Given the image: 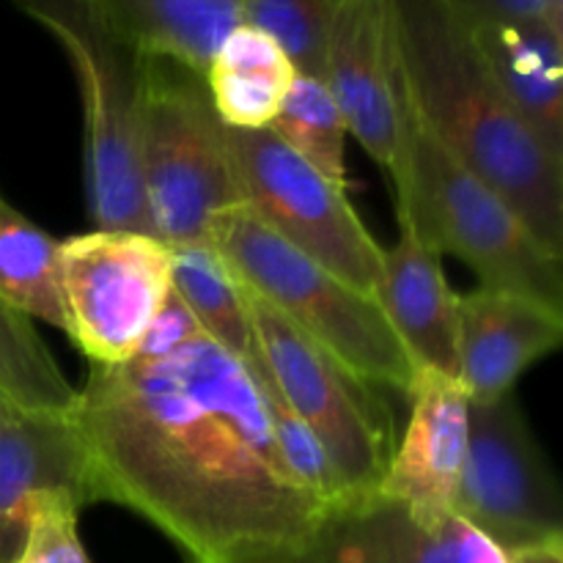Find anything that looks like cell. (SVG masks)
I'll return each instance as SVG.
<instances>
[{
  "label": "cell",
  "instance_id": "6da1fadb",
  "mask_svg": "<svg viewBox=\"0 0 563 563\" xmlns=\"http://www.w3.org/2000/svg\"><path fill=\"white\" fill-rule=\"evenodd\" d=\"M88 504H119L190 563H275L330 509L289 471L251 363L198 335L93 366L69 410Z\"/></svg>",
  "mask_w": 563,
  "mask_h": 563
},
{
  "label": "cell",
  "instance_id": "7a4b0ae2",
  "mask_svg": "<svg viewBox=\"0 0 563 563\" xmlns=\"http://www.w3.org/2000/svg\"><path fill=\"white\" fill-rule=\"evenodd\" d=\"M394 25L412 113L563 258V159L500 91L465 22L443 0H394Z\"/></svg>",
  "mask_w": 563,
  "mask_h": 563
},
{
  "label": "cell",
  "instance_id": "3957f363",
  "mask_svg": "<svg viewBox=\"0 0 563 563\" xmlns=\"http://www.w3.org/2000/svg\"><path fill=\"white\" fill-rule=\"evenodd\" d=\"M396 214L429 247L454 253L487 289H506L563 311V258L531 234L520 214L465 165L456 163L410 108L399 165L390 174Z\"/></svg>",
  "mask_w": 563,
  "mask_h": 563
},
{
  "label": "cell",
  "instance_id": "277c9868",
  "mask_svg": "<svg viewBox=\"0 0 563 563\" xmlns=\"http://www.w3.org/2000/svg\"><path fill=\"white\" fill-rule=\"evenodd\" d=\"M207 242L247 291L379 388L405 394L416 366L368 291L344 284L269 231L245 203L214 214Z\"/></svg>",
  "mask_w": 563,
  "mask_h": 563
},
{
  "label": "cell",
  "instance_id": "5b68a950",
  "mask_svg": "<svg viewBox=\"0 0 563 563\" xmlns=\"http://www.w3.org/2000/svg\"><path fill=\"white\" fill-rule=\"evenodd\" d=\"M137 176L152 234L168 247L207 242L214 214L242 203L207 77L168 55L143 60Z\"/></svg>",
  "mask_w": 563,
  "mask_h": 563
},
{
  "label": "cell",
  "instance_id": "8992f818",
  "mask_svg": "<svg viewBox=\"0 0 563 563\" xmlns=\"http://www.w3.org/2000/svg\"><path fill=\"white\" fill-rule=\"evenodd\" d=\"M14 5L60 44L75 71L86 121L93 225L152 234L137 176V110L146 49L110 25L91 0H14Z\"/></svg>",
  "mask_w": 563,
  "mask_h": 563
},
{
  "label": "cell",
  "instance_id": "52a82bcc",
  "mask_svg": "<svg viewBox=\"0 0 563 563\" xmlns=\"http://www.w3.org/2000/svg\"><path fill=\"white\" fill-rule=\"evenodd\" d=\"M262 363L284 405L313 434L346 493L372 495L396 449L390 407L379 385L357 377L273 306L245 289Z\"/></svg>",
  "mask_w": 563,
  "mask_h": 563
},
{
  "label": "cell",
  "instance_id": "ba28073f",
  "mask_svg": "<svg viewBox=\"0 0 563 563\" xmlns=\"http://www.w3.org/2000/svg\"><path fill=\"white\" fill-rule=\"evenodd\" d=\"M242 203L335 278L372 295L383 273V247L346 198V187L308 165L269 130L225 126Z\"/></svg>",
  "mask_w": 563,
  "mask_h": 563
},
{
  "label": "cell",
  "instance_id": "9c48e42d",
  "mask_svg": "<svg viewBox=\"0 0 563 563\" xmlns=\"http://www.w3.org/2000/svg\"><path fill=\"white\" fill-rule=\"evenodd\" d=\"M454 515L504 555L563 539L561 489L515 394L471 401Z\"/></svg>",
  "mask_w": 563,
  "mask_h": 563
},
{
  "label": "cell",
  "instance_id": "30bf717a",
  "mask_svg": "<svg viewBox=\"0 0 563 563\" xmlns=\"http://www.w3.org/2000/svg\"><path fill=\"white\" fill-rule=\"evenodd\" d=\"M174 251L157 236L93 229L60 242L69 339L93 366L132 361L170 291Z\"/></svg>",
  "mask_w": 563,
  "mask_h": 563
},
{
  "label": "cell",
  "instance_id": "8fae6325",
  "mask_svg": "<svg viewBox=\"0 0 563 563\" xmlns=\"http://www.w3.org/2000/svg\"><path fill=\"white\" fill-rule=\"evenodd\" d=\"M322 82L344 115L346 132L394 174L405 130L394 0H344L324 36Z\"/></svg>",
  "mask_w": 563,
  "mask_h": 563
},
{
  "label": "cell",
  "instance_id": "7c38bea8",
  "mask_svg": "<svg viewBox=\"0 0 563 563\" xmlns=\"http://www.w3.org/2000/svg\"><path fill=\"white\" fill-rule=\"evenodd\" d=\"M275 563H506V555L456 515L418 517L372 493L330 506Z\"/></svg>",
  "mask_w": 563,
  "mask_h": 563
},
{
  "label": "cell",
  "instance_id": "4fadbf2b",
  "mask_svg": "<svg viewBox=\"0 0 563 563\" xmlns=\"http://www.w3.org/2000/svg\"><path fill=\"white\" fill-rule=\"evenodd\" d=\"M405 394L410 396V421L396 440L377 493L399 500L418 517L454 515L471 399L460 379L432 372H416Z\"/></svg>",
  "mask_w": 563,
  "mask_h": 563
},
{
  "label": "cell",
  "instance_id": "5bb4252c",
  "mask_svg": "<svg viewBox=\"0 0 563 563\" xmlns=\"http://www.w3.org/2000/svg\"><path fill=\"white\" fill-rule=\"evenodd\" d=\"M561 341L563 311L526 295L478 286L456 300L460 383L471 401L511 394L517 379Z\"/></svg>",
  "mask_w": 563,
  "mask_h": 563
},
{
  "label": "cell",
  "instance_id": "9a60e30c",
  "mask_svg": "<svg viewBox=\"0 0 563 563\" xmlns=\"http://www.w3.org/2000/svg\"><path fill=\"white\" fill-rule=\"evenodd\" d=\"M55 489H71L88 506L69 412H27L0 399V563L16 561L38 498Z\"/></svg>",
  "mask_w": 563,
  "mask_h": 563
},
{
  "label": "cell",
  "instance_id": "2e32d148",
  "mask_svg": "<svg viewBox=\"0 0 563 563\" xmlns=\"http://www.w3.org/2000/svg\"><path fill=\"white\" fill-rule=\"evenodd\" d=\"M440 258L443 256L434 247H429L405 220H399V240L394 247L383 251V273L372 295L416 372L460 379V295L451 291Z\"/></svg>",
  "mask_w": 563,
  "mask_h": 563
},
{
  "label": "cell",
  "instance_id": "e0dca14e",
  "mask_svg": "<svg viewBox=\"0 0 563 563\" xmlns=\"http://www.w3.org/2000/svg\"><path fill=\"white\" fill-rule=\"evenodd\" d=\"M467 31L506 99L563 159V38L539 20L484 22Z\"/></svg>",
  "mask_w": 563,
  "mask_h": 563
},
{
  "label": "cell",
  "instance_id": "ac0fdd59",
  "mask_svg": "<svg viewBox=\"0 0 563 563\" xmlns=\"http://www.w3.org/2000/svg\"><path fill=\"white\" fill-rule=\"evenodd\" d=\"M295 75L284 47L247 22L220 42L203 71L214 110L231 130H267Z\"/></svg>",
  "mask_w": 563,
  "mask_h": 563
},
{
  "label": "cell",
  "instance_id": "d6986e66",
  "mask_svg": "<svg viewBox=\"0 0 563 563\" xmlns=\"http://www.w3.org/2000/svg\"><path fill=\"white\" fill-rule=\"evenodd\" d=\"M146 53L207 71L214 49L242 22V0H91Z\"/></svg>",
  "mask_w": 563,
  "mask_h": 563
},
{
  "label": "cell",
  "instance_id": "ffe728a7",
  "mask_svg": "<svg viewBox=\"0 0 563 563\" xmlns=\"http://www.w3.org/2000/svg\"><path fill=\"white\" fill-rule=\"evenodd\" d=\"M170 251H174L170 289L196 317L201 335L240 361H262L251 311H247L245 286L225 267L220 253L209 242L170 247Z\"/></svg>",
  "mask_w": 563,
  "mask_h": 563
},
{
  "label": "cell",
  "instance_id": "44dd1931",
  "mask_svg": "<svg viewBox=\"0 0 563 563\" xmlns=\"http://www.w3.org/2000/svg\"><path fill=\"white\" fill-rule=\"evenodd\" d=\"M0 297L27 319L69 333L60 242L0 198Z\"/></svg>",
  "mask_w": 563,
  "mask_h": 563
},
{
  "label": "cell",
  "instance_id": "7402d4cb",
  "mask_svg": "<svg viewBox=\"0 0 563 563\" xmlns=\"http://www.w3.org/2000/svg\"><path fill=\"white\" fill-rule=\"evenodd\" d=\"M75 396L77 390L38 339L31 319L0 297V399L27 412L66 416Z\"/></svg>",
  "mask_w": 563,
  "mask_h": 563
},
{
  "label": "cell",
  "instance_id": "603a6c76",
  "mask_svg": "<svg viewBox=\"0 0 563 563\" xmlns=\"http://www.w3.org/2000/svg\"><path fill=\"white\" fill-rule=\"evenodd\" d=\"M308 165L346 187V121L322 80L297 71L284 104L267 126Z\"/></svg>",
  "mask_w": 563,
  "mask_h": 563
},
{
  "label": "cell",
  "instance_id": "cb8c5ba5",
  "mask_svg": "<svg viewBox=\"0 0 563 563\" xmlns=\"http://www.w3.org/2000/svg\"><path fill=\"white\" fill-rule=\"evenodd\" d=\"M344 0H242V22L269 33L300 75L322 80L324 36Z\"/></svg>",
  "mask_w": 563,
  "mask_h": 563
},
{
  "label": "cell",
  "instance_id": "d4e9b609",
  "mask_svg": "<svg viewBox=\"0 0 563 563\" xmlns=\"http://www.w3.org/2000/svg\"><path fill=\"white\" fill-rule=\"evenodd\" d=\"M82 500L71 489H55L38 498L25 544L14 563H91L77 533Z\"/></svg>",
  "mask_w": 563,
  "mask_h": 563
},
{
  "label": "cell",
  "instance_id": "484cf974",
  "mask_svg": "<svg viewBox=\"0 0 563 563\" xmlns=\"http://www.w3.org/2000/svg\"><path fill=\"white\" fill-rule=\"evenodd\" d=\"M465 25L539 20L563 38V0H443Z\"/></svg>",
  "mask_w": 563,
  "mask_h": 563
},
{
  "label": "cell",
  "instance_id": "4316f807",
  "mask_svg": "<svg viewBox=\"0 0 563 563\" xmlns=\"http://www.w3.org/2000/svg\"><path fill=\"white\" fill-rule=\"evenodd\" d=\"M198 335H201V328H198L196 317L187 311L185 302H181L179 297H176V291L170 289L168 297L163 300V306H159V311L154 313L152 324H148L146 333H143L135 357H146V361H152V357H165L174 350H179V346L190 344Z\"/></svg>",
  "mask_w": 563,
  "mask_h": 563
},
{
  "label": "cell",
  "instance_id": "83f0119b",
  "mask_svg": "<svg viewBox=\"0 0 563 563\" xmlns=\"http://www.w3.org/2000/svg\"><path fill=\"white\" fill-rule=\"evenodd\" d=\"M506 563H563V539L517 550V553L506 555Z\"/></svg>",
  "mask_w": 563,
  "mask_h": 563
}]
</instances>
